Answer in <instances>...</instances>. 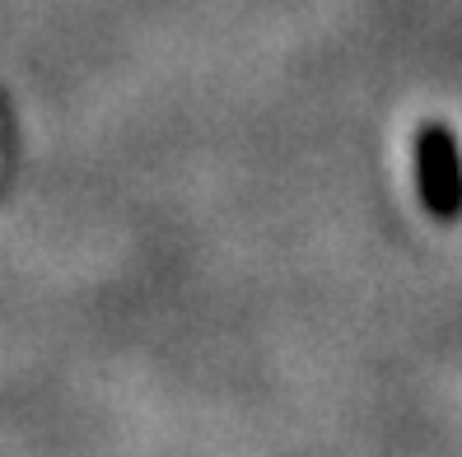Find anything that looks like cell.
<instances>
[{
	"mask_svg": "<svg viewBox=\"0 0 462 457\" xmlns=\"http://www.w3.org/2000/svg\"><path fill=\"white\" fill-rule=\"evenodd\" d=\"M416 173H420V197L430 206V215H453L462 210V159L457 145L444 126H425L420 141H416Z\"/></svg>",
	"mask_w": 462,
	"mask_h": 457,
	"instance_id": "obj_1",
	"label": "cell"
}]
</instances>
